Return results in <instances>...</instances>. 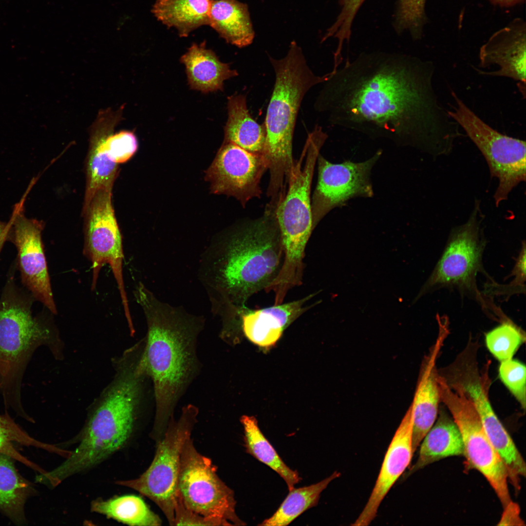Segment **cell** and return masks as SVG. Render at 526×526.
I'll return each mask as SVG.
<instances>
[{"mask_svg":"<svg viewBox=\"0 0 526 526\" xmlns=\"http://www.w3.org/2000/svg\"><path fill=\"white\" fill-rule=\"evenodd\" d=\"M91 510L130 526H158L162 524L159 517L145 502L133 495L94 501Z\"/></svg>","mask_w":526,"mask_h":526,"instance_id":"4316f807","label":"cell"},{"mask_svg":"<svg viewBox=\"0 0 526 526\" xmlns=\"http://www.w3.org/2000/svg\"><path fill=\"white\" fill-rule=\"evenodd\" d=\"M421 441L417 461L404 473V479L443 458L464 455L461 434L452 418L441 413Z\"/></svg>","mask_w":526,"mask_h":526,"instance_id":"7402d4cb","label":"cell"},{"mask_svg":"<svg viewBox=\"0 0 526 526\" xmlns=\"http://www.w3.org/2000/svg\"><path fill=\"white\" fill-rule=\"evenodd\" d=\"M267 169L264 156L224 141L206 171L205 179L212 193L233 196L245 207L251 199L260 197L261 180Z\"/></svg>","mask_w":526,"mask_h":526,"instance_id":"9a60e30c","label":"cell"},{"mask_svg":"<svg viewBox=\"0 0 526 526\" xmlns=\"http://www.w3.org/2000/svg\"><path fill=\"white\" fill-rule=\"evenodd\" d=\"M45 345L55 356L59 343L54 331L34 317L28 305L12 297L0 303V391L5 405L23 413L22 379L36 349Z\"/></svg>","mask_w":526,"mask_h":526,"instance_id":"52a82bcc","label":"cell"},{"mask_svg":"<svg viewBox=\"0 0 526 526\" xmlns=\"http://www.w3.org/2000/svg\"><path fill=\"white\" fill-rule=\"evenodd\" d=\"M113 187L98 190L83 211L86 216L84 253L92 263V290L95 288L101 269L109 264L118 286L125 315L130 320L123 276L122 237L112 205Z\"/></svg>","mask_w":526,"mask_h":526,"instance_id":"4fadbf2b","label":"cell"},{"mask_svg":"<svg viewBox=\"0 0 526 526\" xmlns=\"http://www.w3.org/2000/svg\"><path fill=\"white\" fill-rule=\"evenodd\" d=\"M244 428L245 451L260 462L277 472L285 482L288 490L295 487L301 478L282 461L274 448L260 430L254 416L243 415L240 420Z\"/></svg>","mask_w":526,"mask_h":526,"instance_id":"484cf974","label":"cell"},{"mask_svg":"<svg viewBox=\"0 0 526 526\" xmlns=\"http://www.w3.org/2000/svg\"><path fill=\"white\" fill-rule=\"evenodd\" d=\"M481 216L477 203L468 221L452 230L439 260L414 301L429 291L442 288L456 289L464 294L478 293L476 277L483 270L485 246Z\"/></svg>","mask_w":526,"mask_h":526,"instance_id":"7c38bea8","label":"cell"},{"mask_svg":"<svg viewBox=\"0 0 526 526\" xmlns=\"http://www.w3.org/2000/svg\"><path fill=\"white\" fill-rule=\"evenodd\" d=\"M11 458L0 453V508L19 521L23 518L27 486L19 476Z\"/></svg>","mask_w":526,"mask_h":526,"instance_id":"f1b7e54d","label":"cell"},{"mask_svg":"<svg viewBox=\"0 0 526 526\" xmlns=\"http://www.w3.org/2000/svg\"><path fill=\"white\" fill-rule=\"evenodd\" d=\"M212 0H157L152 12L179 35L187 37L197 28L208 24Z\"/></svg>","mask_w":526,"mask_h":526,"instance_id":"d4e9b609","label":"cell"},{"mask_svg":"<svg viewBox=\"0 0 526 526\" xmlns=\"http://www.w3.org/2000/svg\"><path fill=\"white\" fill-rule=\"evenodd\" d=\"M134 295L147 322L142 359L153 387L152 436L159 440L174 417L178 403L200 373L197 342L205 319L159 300L142 282Z\"/></svg>","mask_w":526,"mask_h":526,"instance_id":"7a4b0ae2","label":"cell"},{"mask_svg":"<svg viewBox=\"0 0 526 526\" xmlns=\"http://www.w3.org/2000/svg\"><path fill=\"white\" fill-rule=\"evenodd\" d=\"M327 138L316 127L308 134L299 159L295 160L286 193L278 203L275 215L283 250L278 278L295 285L302 281L305 250L315 229L313 226L311 187L318 156Z\"/></svg>","mask_w":526,"mask_h":526,"instance_id":"8992f818","label":"cell"},{"mask_svg":"<svg viewBox=\"0 0 526 526\" xmlns=\"http://www.w3.org/2000/svg\"><path fill=\"white\" fill-rule=\"evenodd\" d=\"M499 376L523 409L526 408V369L524 364L512 358L501 362Z\"/></svg>","mask_w":526,"mask_h":526,"instance_id":"d6a6232c","label":"cell"},{"mask_svg":"<svg viewBox=\"0 0 526 526\" xmlns=\"http://www.w3.org/2000/svg\"><path fill=\"white\" fill-rule=\"evenodd\" d=\"M499 526H525L524 521L520 517V508L519 505L512 501L504 508Z\"/></svg>","mask_w":526,"mask_h":526,"instance_id":"d590c367","label":"cell"},{"mask_svg":"<svg viewBox=\"0 0 526 526\" xmlns=\"http://www.w3.org/2000/svg\"><path fill=\"white\" fill-rule=\"evenodd\" d=\"M175 525L214 526L210 521L186 507L178 496L174 512Z\"/></svg>","mask_w":526,"mask_h":526,"instance_id":"e575fe53","label":"cell"},{"mask_svg":"<svg viewBox=\"0 0 526 526\" xmlns=\"http://www.w3.org/2000/svg\"><path fill=\"white\" fill-rule=\"evenodd\" d=\"M142 353L133 346L116 362L114 376L94 404L78 446L50 472L56 483L97 465L130 438L139 412L153 394Z\"/></svg>","mask_w":526,"mask_h":526,"instance_id":"277c9868","label":"cell"},{"mask_svg":"<svg viewBox=\"0 0 526 526\" xmlns=\"http://www.w3.org/2000/svg\"><path fill=\"white\" fill-rule=\"evenodd\" d=\"M31 445L52 451L54 446L40 443L31 437L13 420L7 413L0 414V453L38 469L36 466L19 454L12 446L13 442Z\"/></svg>","mask_w":526,"mask_h":526,"instance_id":"4dcf8cb0","label":"cell"},{"mask_svg":"<svg viewBox=\"0 0 526 526\" xmlns=\"http://www.w3.org/2000/svg\"><path fill=\"white\" fill-rule=\"evenodd\" d=\"M526 28L520 20L494 33L481 47L479 69L495 66L498 69L483 71L480 75L506 77L517 82L520 93L526 94Z\"/></svg>","mask_w":526,"mask_h":526,"instance_id":"e0dca14e","label":"cell"},{"mask_svg":"<svg viewBox=\"0 0 526 526\" xmlns=\"http://www.w3.org/2000/svg\"><path fill=\"white\" fill-rule=\"evenodd\" d=\"M446 333L445 329H440L436 342L425 359L413 400L410 406L413 417L412 448L413 453L437 419L440 399L435 364Z\"/></svg>","mask_w":526,"mask_h":526,"instance_id":"ffe728a7","label":"cell"},{"mask_svg":"<svg viewBox=\"0 0 526 526\" xmlns=\"http://www.w3.org/2000/svg\"><path fill=\"white\" fill-rule=\"evenodd\" d=\"M198 413V408L193 405L183 407L179 418L170 420L147 470L136 479L116 482L118 485L136 490L154 502L171 526H174L181 454L185 443L191 437Z\"/></svg>","mask_w":526,"mask_h":526,"instance_id":"ba28073f","label":"cell"},{"mask_svg":"<svg viewBox=\"0 0 526 526\" xmlns=\"http://www.w3.org/2000/svg\"><path fill=\"white\" fill-rule=\"evenodd\" d=\"M432 62L406 56H369L331 72L316 108L332 125L407 138L437 154L449 152L458 124L440 105Z\"/></svg>","mask_w":526,"mask_h":526,"instance_id":"6da1fadb","label":"cell"},{"mask_svg":"<svg viewBox=\"0 0 526 526\" xmlns=\"http://www.w3.org/2000/svg\"><path fill=\"white\" fill-rule=\"evenodd\" d=\"M269 60L275 81L263 125L266 133L263 156L270 173L267 196L276 198L285 192L294 165L293 137L302 100L312 87L327 80L331 73L316 75L294 41L284 57L276 59L269 56Z\"/></svg>","mask_w":526,"mask_h":526,"instance_id":"5b68a950","label":"cell"},{"mask_svg":"<svg viewBox=\"0 0 526 526\" xmlns=\"http://www.w3.org/2000/svg\"><path fill=\"white\" fill-rule=\"evenodd\" d=\"M425 0H400L398 24L404 28H415L423 17Z\"/></svg>","mask_w":526,"mask_h":526,"instance_id":"836d02e7","label":"cell"},{"mask_svg":"<svg viewBox=\"0 0 526 526\" xmlns=\"http://www.w3.org/2000/svg\"><path fill=\"white\" fill-rule=\"evenodd\" d=\"M365 0H340L341 12L333 25L327 30L322 41L334 37L338 40L335 58H341L343 42L348 41L351 35V26L355 16Z\"/></svg>","mask_w":526,"mask_h":526,"instance_id":"1f68e13d","label":"cell"},{"mask_svg":"<svg viewBox=\"0 0 526 526\" xmlns=\"http://www.w3.org/2000/svg\"><path fill=\"white\" fill-rule=\"evenodd\" d=\"M492 3L501 6H511L522 2L523 0H489Z\"/></svg>","mask_w":526,"mask_h":526,"instance_id":"8d00e7d4","label":"cell"},{"mask_svg":"<svg viewBox=\"0 0 526 526\" xmlns=\"http://www.w3.org/2000/svg\"><path fill=\"white\" fill-rule=\"evenodd\" d=\"M216 467L200 454L191 437L181 454L177 489L186 507L214 526H243L237 515L234 491L219 477Z\"/></svg>","mask_w":526,"mask_h":526,"instance_id":"9c48e42d","label":"cell"},{"mask_svg":"<svg viewBox=\"0 0 526 526\" xmlns=\"http://www.w3.org/2000/svg\"><path fill=\"white\" fill-rule=\"evenodd\" d=\"M319 292L289 302L252 309L246 305L236 309L240 330L253 343L263 347L274 345L283 331L317 303H306Z\"/></svg>","mask_w":526,"mask_h":526,"instance_id":"d6986e66","label":"cell"},{"mask_svg":"<svg viewBox=\"0 0 526 526\" xmlns=\"http://www.w3.org/2000/svg\"><path fill=\"white\" fill-rule=\"evenodd\" d=\"M18 210L11 225L22 280L34 297L56 314L57 310L41 240L43 223L27 218Z\"/></svg>","mask_w":526,"mask_h":526,"instance_id":"2e32d148","label":"cell"},{"mask_svg":"<svg viewBox=\"0 0 526 526\" xmlns=\"http://www.w3.org/2000/svg\"><path fill=\"white\" fill-rule=\"evenodd\" d=\"M6 239V238H3V239H2L1 240H0V251L1 249V248H2V246H3V243H4Z\"/></svg>","mask_w":526,"mask_h":526,"instance_id":"f35d334b","label":"cell"},{"mask_svg":"<svg viewBox=\"0 0 526 526\" xmlns=\"http://www.w3.org/2000/svg\"><path fill=\"white\" fill-rule=\"evenodd\" d=\"M208 25L239 48L250 45L255 37L248 6L236 0H212Z\"/></svg>","mask_w":526,"mask_h":526,"instance_id":"603a6c76","label":"cell"},{"mask_svg":"<svg viewBox=\"0 0 526 526\" xmlns=\"http://www.w3.org/2000/svg\"><path fill=\"white\" fill-rule=\"evenodd\" d=\"M412 430L413 417L410 406L388 448L367 503L352 526H368L372 522L384 498L408 467L413 454Z\"/></svg>","mask_w":526,"mask_h":526,"instance_id":"ac0fdd59","label":"cell"},{"mask_svg":"<svg viewBox=\"0 0 526 526\" xmlns=\"http://www.w3.org/2000/svg\"><path fill=\"white\" fill-rule=\"evenodd\" d=\"M525 339L522 331L510 321H507L487 333L486 346L500 362L512 358Z\"/></svg>","mask_w":526,"mask_h":526,"instance_id":"f546056e","label":"cell"},{"mask_svg":"<svg viewBox=\"0 0 526 526\" xmlns=\"http://www.w3.org/2000/svg\"><path fill=\"white\" fill-rule=\"evenodd\" d=\"M454 103L447 111L485 158L490 175L498 180L494 194L496 206L507 200L512 190L526 181V142L501 133L480 118L453 91Z\"/></svg>","mask_w":526,"mask_h":526,"instance_id":"8fae6325","label":"cell"},{"mask_svg":"<svg viewBox=\"0 0 526 526\" xmlns=\"http://www.w3.org/2000/svg\"><path fill=\"white\" fill-rule=\"evenodd\" d=\"M380 153L364 162L347 161L340 164L330 163L319 154L318 181L311 200L314 228L330 210L349 199L373 195L370 173Z\"/></svg>","mask_w":526,"mask_h":526,"instance_id":"5bb4252c","label":"cell"},{"mask_svg":"<svg viewBox=\"0 0 526 526\" xmlns=\"http://www.w3.org/2000/svg\"><path fill=\"white\" fill-rule=\"evenodd\" d=\"M276 208L267 204L260 217L225 233L202 253L198 278L211 306L245 305L277 276L283 250Z\"/></svg>","mask_w":526,"mask_h":526,"instance_id":"3957f363","label":"cell"},{"mask_svg":"<svg viewBox=\"0 0 526 526\" xmlns=\"http://www.w3.org/2000/svg\"><path fill=\"white\" fill-rule=\"evenodd\" d=\"M192 89L207 93L223 89L225 80L238 75L229 63L222 62L205 43H193L181 57Z\"/></svg>","mask_w":526,"mask_h":526,"instance_id":"44dd1931","label":"cell"},{"mask_svg":"<svg viewBox=\"0 0 526 526\" xmlns=\"http://www.w3.org/2000/svg\"><path fill=\"white\" fill-rule=\"evenodd\" d=\"M335 471L328 477L312 485L289 490V493L278 508L260 526H285L289 525L304 512L316 506L320 494L334 479L340 476Z\"/></svg>","mask_w":526,"mask_h":526,"instance_id":"83f0119b","label":"cell"},{"mask_svg":"<svg viewBox=\"0 0 526 526\" xmlns=\"http://www.w3.org/2000/svg\"><path fill=\"white\" fill-rule=\"evenodd\" d=\"M10 225L0 221V240L7 237L10 231Z\"/></svg>","mask_w":526,"mask_h":526,"instance_id":"74e56055","label":"cell"},{"mask_svg":"<svg viewBox=\"0 0 526 526\" xmlns=\"http://www.w3.org/2000/svg\"><path fill=\"white\" fill-rule=\"evenodd\" d=\"M228 119L225 127V142L232 143L251 153L263 155L266 133L264 126L251 116L244 94L228 98Z\"/></svg>","mask_w":526,"mask_h":526,"instance_id":"cb8c5ba5","label":"cell"},{"mask_svg":"<svg viewBox=\"0 0 526 526\" xmlns=\"http://www.w3.org/2000/svg\"><path fill=\"white\" fill-rule=\"evenodd\" d=\"M437 381L440 399L449 409L460 432L464 456L469 465L486 478L504 508L512 501L507 472L484 430L473 403L458 384L448 383L438 374Z\"/></svg>","mask_w":526,"mask_h":526,"instance_id":"30bf717a","label":"cell"}]
</instances>
